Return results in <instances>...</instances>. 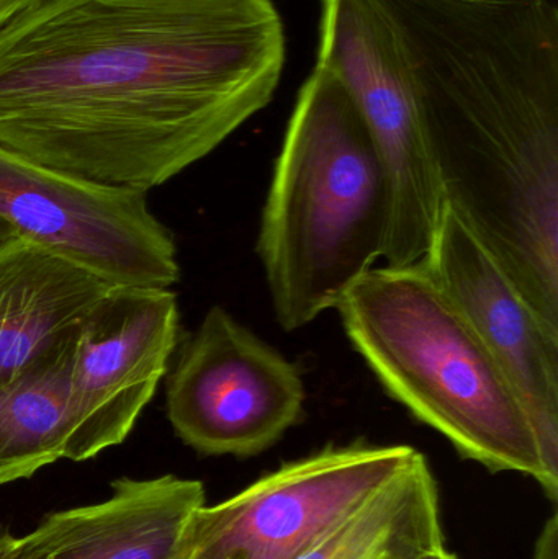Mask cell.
<instances>
[{
	"label": "cell",
	"mask_w": 558,
	"mask_h": 559,
	"mask_svg": "<svg viewBox=\"0 0 558 559\" xmlns=\"http://www.w3.org/2000/svg\"><path fill=\"white\" fill-rule=\"evenodd\" d=\"M16 238H22V236H20L12 226L7 225L5 222L0 219V248Z\"/></svg>",
	"instance_id": "cell-18"
},
{
	"label": "cell",
	"mask_w": 558,
	"mask_h": 559,
	"mask_svg": "<svg viewBox=\"0 0 558 559\" xmlns=\"http://www.w3.org/2000/svg\"><path fill=\"white\" fill-rule=\"evenodd\" d=\"M390 197L376 144L336 75L314 66L298 91L259 229L278 324L336 308L383 258Z\"/></svg>",
	"instance_id": "cell-3"
},
{
	"label": "cell",
	"mask_w": 558,
	"mask_h": 559,
	"mask_svg": "<svg viewBox=\"0 0 558 559\" xmlns=\"http://www.w3.org/2000/svg\"><path fill=\"white\" fill-rule=\"evenodd\" d=\"M74 341L0 384V486L68 460Z\"/></svg>",
	"instance_id": "cell-13"
},
{
	"label": "cell",
	"mask_w": 558,
	"mask_h": 559,
	"mask_svg": "<svg viewBox=\"0 0 558 559\" xmlns=\"http://www.w3.org/2000/svg\"><path fill=\"white\" fill-rule=\"evenodd\" d=\"M334 309L383 390L419 423L464 459L531 476L557 501L513 384L423 262L370 269Z\"/></svg>",
	"instance_id": "cell-4"
},
{
	"label": "cell",
	"mask_w": 558,
	"mask_h": 559,
	"mask_svg": "<svg viewBox=\"0 0 558 559\" xmlns=\"http://www.w3.org/2000/svg\"><path fill=\"white\" fill-rule=\"evenodd\" d=\"M305 396L297 365L213 306L167 378V419L200 455L248 459L300 423Z\"/></svg>",
	"instance_id": "cell-7"
},
{
	"label": "cell",
	"mask_w": 558,
	"mask_h": 559,
	"mask_svg": "<svg viewBox=\"0 0 558 559\" xmlns=\"http://www.w3.org/2000/svg\"><path fill=\"white\" fill-rule=\"evenodd\" d=\"M422 262L513 384L558 496V335L446 202Z\"/></svg>",
	"instance_id": "cell-10"
},
{
	"label": "cell",
	"mask_w": 558,
	"mask_h": 559,
	"mask_svg": "<svg viewBox=\"0 0 558 559\" xmlns=\"http://www.w3.org/2000/svg\"><path fill=\"white\" fill-rule=\"evenodd\" d=\"M285 58L274 0H38L0 28V146L147 193L268 107Z\"/></svg>",
	"instance_id": "cell-1"
},
{
	"label": "cell",
	"mask_w": 558,
	"mask_h": 559,
	"mask_svg": "<svg viewBox=\"0 0 558 559\" xmlns=\"http://www.w3.org/2000/svg\"><path fill=\"white\" fill-rule=\"evenodd\" d=\"M442 547L438 485L422 453L304 559H413Z\"/></svg>",
	"instance_id": "cell-14"
},
{
	"label": "cell",
	"mask_w": 558,
	"mask_h": 559,
	"mask_svg": "<svg viewBox=\"0 0 558 559\" xmlns=\"http://www.w3.org/2000/svg\"><path fill=\"white\" fill-rule=\"evenodd\" d=\"M20 537L7 527H0V559H19Z\"/></svg>",
	"instance_id": "cell-17"
},
{
	"label": "cell",
	"mask_w": 558,
	"mask_h": 559,
	"mask_svg": "<svg viewBox=\"0 0 558 559\" xmlns=\"http://www.w3.org/2000/svg\"><path fill=\"white\" fill-rule=\"evenodd\" d=\"M179 338L170 288L111 286L75 334L68 460L120 445L151 403Z\"/></svg>",
	"instance_id": "cell-9"
},
{
	"label": "cell",
	"mask_w": 558,
	"mask_h": 559,
	"mask_svg": "<svg viewBox=\"0 0 558 559\" xmlns=\"http://www.w3.org/2000/svg\"><path fill=\"white\" fill-rule=\"evenodd\" d=\"M111 283L16 238L0 248V384L72 341Z\"/></svg>",
	"instance_id": "cell-12"
},
{
	"label": "cell",
	"mask_w": 558,
	"mask_h": 559,
	"mask_svg": "<svg viewBox=\"0 0 558 559\" xmlns=\"http://www.w3.org/2000/svg\"><path fill=\"white\" fill-rule=\"evenodd\" d=\"M533 559H558V515L554 514L544 524L534 547Z\"/></svg>",
	"instance_id": "cell-15"
},
{
	"label": "cell",
	"mask_w": 558,
	"mask_h": 559,
	"mask_svg": "<svg viewBox=\"0 0 558 559\" xmlns=\"http://www.w3.org/2000/svg\"><path fill=\"white\" fill-rule=\"evenodd\" d=\"M392 26L444 202L558 335V9L373 0Z\"/></svg>",
	"instance_id": "cell-2"
},
{
	"label": "cell",
	"mask_w": 558,
	"mask_h": 559,
	"mask_svg": "<svg viewBox=\"0 0 558 559\" xmlns=\"http://www.w3.org/2000/svg\"><path fill=\"white\" fill-rule=\"evenodd\" d=\"M317 66L336 75L356 105L385 170L390 197L383 261L428 254L444 197L392 26L373 0H318Z\"/></svg>",
	"instance_id": "cell-5"
},
{
	"label": "cell",
	"mask_w": 558,
	"mask_h": 559,
	"mask_svg": "<svg viewBox=\"0 0 558 559\" xmlns=\"http://www.w3.org/2000/svg\"><path fill=\"white\" fill-rule=\"evenodd\" d=\"M413 559H458L455 555L449 554L444 547L438 548V550L428 551V554L419 555V557Z\"/></svg>",
	"instance_id": "cell-19"
},
{
	"label": "cell",
	"mask_w": 558,
	"mask_h": 559,
	"mask_svg": "<svg viewBox=\"0 0 558 559\" xmlns=\"http://www.w3.org/2000/svg\"><path fill=\"white\" fill-rule=\"evenodd\" d=\"M202 506L197 479L120 478L105 501L46 515L20 537L19 559H186L190 521Z\"/></svg>",
	"instance_id": "cell-11"
},
{
	"label": "cell",
	"mask_w": 558,
	"mask_h": 559,
	"mask_svg": "<svg viewBox=\"0 0 558 559\" xmlns=\"http://www.w3.org/2000/svg\"><path fill=\"white\" fill-rule=\"evenodd\" d=\"M38 0H0V28Z\"/></svg>",
	"instance_id": "cell-16"
},
{
	"label": "cell",
	"mask_w": 558,
	"mask_h": 559,
	"mask_svg": "<svg viewBox=\"0 0 558 559\" xmlns=\"http://www.w3.org/2000/svg\"><path fill=\"white\" fill-rule=\"evenodd\" d=\"M422 453L409 445H330L285 463L190 521L186 559H304Z\"/></svg>",
	"instance_id": "cell-6"
},
{
	"label": "cell",
	"mask_w": 558,
	"mask_h": 559,
	"mask_svg": "<svg viewBox=\"0 0 558 559\" xmlns=\"http://www.w3.org/2000/svg\"><path fill=\"white\" fill-rule=\"evenodd\" d=\"M0 219L111 285L170 288L177 248L146 192L98 186L0 146Z\"/></svg>",
	"instance_id": "cell-8"
}]
</instances>
